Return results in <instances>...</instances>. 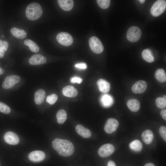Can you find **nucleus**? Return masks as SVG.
<instances>
[{"mask_svg":"<svg viewBox=\"0 0 166 166\" xmlns=\"http://www.w3.org/2000/svg\"><path fill=\"white\" fill-rule=\"evenodd\" d=\"M52 145L59 155L64 157L71 156L74 150V147L72 143L66 140L56 138L53 141Z\"/></svg>","mask_w":166,"mask_h":166,"instance_id":"1","label":"nucleus"},{"mask_svg":"<svg viewBox=\"0 0 166 166\" xmlns=\"http://www.w3.org/2000/svg\"><path fill=\"white\" fill-rule=\"evenodd\" d=\"M42 10L41 6L38 3L33 2L27 7L26 14L30 20L34 21L40 18L42 14Z\"/></svg>","mask_w":166,"mask_h":166,"instance_id":"2","label":"nucleus"},{"mask_svg":"<svg viewBox=\"0 0 166 166\" xmlns=\"http://www.w3.org/2000/svg\"><path fill=\"white\" fill-rule=\"evenodd\" d=\"M166 8V0H158L152 6L150 10V13L153 16L158 17L164 12Z\"/></svg>","mask_w":166,"mask_h":166,"instance_id":"3","label":"nucleus"},{"mask_svg":"<svg viewBox=\"0 0 166 166\" xmlns=\"http://www.w3.org/2000/svg\"><path fill=\"white\" fill-rule=\"evenodd\" d=\"M141 35V31L138 27L133 26L128 30L126 35L127 39L131 42H135L140 38Z\"/></svg>","mask_w":166,"mask_h":166,"instance_id":"4","label":"nucleus"},{"mask_svg":"<svg viewBox=\"0 0 166 166\" xmlns=\"http://www.w3.org/2000/svg\"><path fill=\"white\" fill-rule=\"evenodd\" d=\"M89 45L91 50L96 53H100L103 51V44L99 38L93 36L90 38Z\"/></svg>","mask_w":166,"mask_h":166,"instance_id":"5","label":"nucleus"},{"mask_svg":"<svg viewBox=\"0 0 166 166\" xmlns=\"http://www.w3.org/2000/svg\"><path fill=\"white\" fill-rule=\"evenodd\" d=\"M20 77L17 75H10L7 76L2 84L4 89H8L13 87L20 81Z\"/></svg>","mask_w":166,"mask_h":166,"instance_id":"6","label":"nucleus"},{"mask_svg":"<svg viewBox=\"0 0 166 166\" xmlns=\"http://www.w3.org/2000/svg\"><path fill=\"white\" fill-rule=\"evenodd\" d=\"M56 39L60 44L65 46H69L73 42L72 36L66 32H61L58 33Z\"/></svg>","mask_w":166,"mask_h":166,"instance_id":"7","label":"nucleus"},{"mask_svg":"<svg viewBox=\"0 0 166 166\" xmlns=\"http://www.w3.org/2000/svg\"><path fill=\"white\" fill-rule=\"evenodd\" d=\"M115 148L110 144H107L102 145L98 149V154L102 157L105 158L109 156L113 153Z\"/></svg>","mask_w":166,"mask_h":166,"instance_id":"8","label":"nucleus"},{"mask_svg":"<svg viewBox=\"0 0 166 166\" xmlns=\"http://www.w3.org/2000/svg\"><path fill=\"white\" fill-rule=\"evenodd\" d=\"M119 124V122L117 120L112 118H109L107 121L105 125V131L107 133H112L116 131Z\"/></svg>","mask_w":166,"mask_h":166,"instance_id":"9","label":"nucleus"},{"mask_svg":"<svg viewBox=\"0 0 166 166\" xmlns=\"http://www.w3.org/2000/svg\"><path fill=\"white\" fill-rule=\"evenodd\" d=\"M45 157V153L40 150H36L30 152L29 154L28 158L34 162H39L43 160Z\"/></svg>","mask_w":166,"mask_h":166,"instance_id":"10","label":"nucleus"},{"mask_svg":"<svg viewBox=\"0 0 166 166\" xmlns=\"http://www.w3.org/2000/svg\"><path fill=\"white\" fill-rule=\"evenodd\" d=\"M4 139L6 142L11 145L17 144L19 141V139L17 135L11 131L7 132L5 133Z\"/></svg>","mask_w":166,"mask_h":166,"instance_id":"11","label":"nucleus"},{"mask_svg":"<svg viewBox=\"0 0 166 166\" xmlns=\"http://www.w3.org/2000/svg\"><path fill=\"white\" fill-rule=\"evenodd\" d=\"M146 82L143 80H140L136 82L132 86V90L136 94H140L144 93L147 88Z\"/></svg>","mask_w":166,"mask_h":166,"instance_id":"12","label":"nucleus"},{"mask_svg":"<svg viewBox=\"0 0 166 166\" xmlns=\"http://www.w3.org/2000/svg\"><path fill=\"white\" fill-rule=\"evenodd\" d=\"M47 59L46 58L40 54H35L32 55L29 59V64L31 65H37L45 63Z\"/></svg>","mask_w":166,"mask_h":166,"instance_id":"13","label":"nucleus"},{"mask_svg":"<svg viewBox=\"0 0 166 166\" xmlns=\"http://www.w3.org/2000/svg\"><path fill=\"white\" fill-rule=\"evenodd\" d=\"M62 92L64 96L69 97H75L78 94L77 89L74 86L70 85L66 86L63 88Z\"/></svg>","mask_w":166,"mask_h":166,"instance_id":"14","label":"nucleus"},{"mask_svg":"<svg viewBox=\"0 0 166 166\" xmlns=\"http://www.w3.org/2000/svg\"><path fill=\"white\" fill-rule=\"evenodd\" d=\"M46 93L45 91L42 89L37 90L34 94V101L37 105L42 104L45 99Z\"/></svg>","mask_w":166,"mask_h":166,"instance_id":"15","label":"nucleus"},{"mask_svg":"<svg viewBox=\"0 0 166 166\" xmlns=\"http://www.w3.org/2000/svg\"><path fill=\"white\" fill-rule=\"evenodd\" d=\"M75 130L77 133L83 138H89L91 136V131L81 124L77 125Z\"/></svg>","mask_w":166,"mask_h":166,"instance_id":"16","label":"nucleus"},{"mask_svg":"<svg viewBox=\"0 0 166 166\" xmlns=\"http://www.w3.org/2000/svg\"><path fill=\"white\" fill-rule=\"evenodd\" d=\"M99 90L103 93H107L110 89V84L106 80L102 79H99L97 82Z\"/></svg>","mask_w":166,"mask_h":166,"instance_id":"17","label":"nucleus"},{"mask_svg":"<svg viewBox=\"0 0 166 166\" xmlns=\"http://www.w3.org/2000/svg\"><path fill=\"white\" fill-rule=\"evenodd\" d=\"M58 3L60 7L63 10L69 11L73 6V1L72 0H58Z\"/></svg>","mask_w":166,"mask_h":166,"instance_id":"18","label":"nucleus"},{"mask_svg":"<svg viewBox=\"0 0 166 166\" xmlns=\"http://www.w3.org/2000/svg\"><path fill=\"white\" fill-rule=\"evenodd\" d=\"M127 106L131 111L136 112L139 110L140 104L138 100L135 99H131L127 101Z\"/></svg>","mask_w":166,"mask_h":166,"instance_id":"19","label":"nucleus"},{"mask_svg":"<svg viewBox=\"0 0 166 166\" xmlns=\"http://www.w3.org/2000/svg\"><path fill=\"white\" fill-rule=\"evenodd\" d=\"M141 137L143 140L146 144H149L152 142L154 136L152 132L148 129L142 133Z\"/></svg>","mask_w":166,"mask_h":166,"instance_id":"20","label":"nucleus"},{"mask_svg":"<svg viewBox=\"0 0 166 166\" xmlns=\"http://www.w3.org/2000/svg\"><path fill=\"white\" fill-rule=\"evenodd\" d=\"M10 32L13 36L18 39H23L26 37V33L23 30L13 27L10 29Z\"/></svg>","mask_w":166,"mask_h":166,"instance_id":"21","label":"nucleus"},{"mask_svg":"<svg viewBox=\"0 0 166 166\" xmlns=\"http://www.w3.org/2000/svg\"><path fill=\"white\" fill-rule=\"evenodd\" d=\"M101 103L104 107L110 106L113 103V100L112 97L108 94H104L100 99Z\"/></svg>","mask_w":166,"mask_h":166,"instance_id":"22","label":"nucleus"},{"mask_svg":"<svg viewBox=\"0 0 166 166\" xmlns=\"http://www.w3.org/2000/svg\"><path fill=\"white\" fill-rule=\"evenodd\" d=\"M142 56L143 58L148 62H152L154 60L152 51L148 49H144L142 52Z\"/></svg>","mask_w":166,"mask_h":166,"instance_id":"23","label":"nucleus"},{"mask_svg":"<svg viewBox=\"0 0 166 166\" xmlns=\"http://www.w3.org/2000/svg\"><path fill=\"white\" fill-rule=\"evenodd\" d=\"M155 76L156 78L159 81L163 82L166 81V74L164 69H159L155 72Z\"/></svg>","mask_w":166,"mask_h":166,"instance_id":"24","label":"nucleus"},{"mask_svg":"<svg viewBox=\"0 0 166 166\" xmlns=\"http://www.w3.org/2000/svg\"><path fill=\"white\" fill-rule=\"evenodd\" d=\"M56 118L58 123L61 124L64 123L67 118L66 112L63 109L59 110L57 113Z\"/></svg>","mask_w":166,"mask_h":166,"instance_id":"25","label":"nucleus"},{"mask_svg":"<svg viewBox=\"0 0 166 166\" xmlns=\"http://www.w3.org/2000/svg\"><path fill=\"white\" fill-rule=\"evenodd\" d=\"M129 148L132 150L137 152H140L142 148V144L139 140H135L130 143Z\"/></svg>","mask_w":166,"mask_h":166,"instance_id":"26","label":"nucleus"},{"mask_svg":"<svg viewBox=\"0 0 166 166\" xmlns=\"http://www.w3.org/2000/svg\"><path fill=\"white\" fill-rule=\"evenodd\" d=\"M24 44L28 46L32 51L34 53L38 52L39 50V48L38 45L33 41L27 39L24 42Z\"/></svg>","mask_w":166,"mask_h":166,"instance_id":"27","label":"nucleus"},{"mask_svg":"<svg viewBox=\"0 0 166 166\" xmlns=\"http://www.w3.org/2000/svg\"><path fill=\"white\" fill-rule=\"evenodd\" d=\"M156 103L157 106L160 109H164L166 107V99L163 97H158L156 100Z\"/></svg>","mask_w":166,"mask_h":166,"instance_id":"28","label":"nucleus"},{"mask_svg":"<svg viewBox=\"0 0 166 166\" xmlns=\"http://www.w3.org/2000/svg\"><path fill=\"white\" fill-rule=\"evenodd\" d=\"M8 46L9 44L7 41H2L0 46V58L4 57V53L7 50Z\"/></svg>","mask_w":166,"mask_h":166,"instance_id":"29","label":"nucleus"},{"mask_svg":"<svg viewBox=\"0 0 166 166\" xmlns=\"http://www.w3.org/2000/svg\"><path fill=\"white\" fill-rule=\"evenodd\" d=\"M97 1L99 6L103 9L108 8L110 2V1L109 0H97Z\"/></svg>","mask_w":166,"mask_h":166,"instance_id":"30","label":"nucleus"},{"mask_svg":"<svg viewBox=\"0 0 166 166\" xmlns=\"http://www.w3.org/2000/svg\"><path fill=\"white\" fill-rule=\"evenodd\" d=\"M58 96L55 94H53L47 96L46 101L50 105H53L57 101Z\"/></svg>","mask_w":166,"mask_h":166,"instance_id":"31","label":"nucleus"},{"mask_svg":"<svg viewBox=\"0 0 166 166\" xmlns=\"http://www.w3.org/2000/svg\"><path fill=\"white\" fill-rule=\"evenodd\" d=\"M10 109L7 105L0 101V112L4 114H8L10 112Z\"/></svg>","mask_w":166,"mask_h":166,"instance_id":"32","label":"nucleus"},{"mask_svg":"<svg viewBox=\"0 0 166 166\" xmlns=\"http://www.w3.org/2000/svg\"><path fill=\"white\" fill-rule=\"evenodd\" d=\"M159 132L160 135L164 140L166 141V127L165 126H161L159 129Z\"/></svg>","mask_w":166,"mask_h":166,"instance_id":"33","label":"nucleus"},{"mask_svg":"<svg viewBox=\"0 0 166 166\" xmlns=\"http://www.w3.org/2000/svg\"><path fill=\"white\" fill-rule=\"evenodd\" d=\"M70 82L73 83H77L80 84L82 81V79L81 78L75 76L72 77L70 79Z\"/></svg>","mask_w":166,"mask_h":166,"instance_id":"34","label":"nucleus"},{"mask_svg":"<svg viewBox=\"0 0 166 166\" xmlns=\"http://www.w3.org/2000/svg\"><path fill=\"white\" fill-rule=\"evenodd\" d=\"M75 67L78 69H85L87 68L86 64L84 62L78 63L75 65Z\"/></svg>","mask_w":166,"mask_h":166,"instance_id":"35","label":"nucleus"},{"mask_svg":"<svg viewBox=\"0 0 166 166\" xmlns=\"http://www.w3.org/2000/svg\"><path fill=\"white\" fill-rule=\"evenodd\" d=\"M160 115L162 118L165 121L166 120V109L161 110L160 113Z\"/></svg>","mask_w":166,"mask_h":166,"instance_id":"36","label":"nucleus"},{"mask_svg":"<svg viewBox=\"0 0 166 166\" xmlns=\"http://www.w3.org/2000/svg\"><path fill=\"white\" fill-rule=\"evenodd\" d=\"M107 166H116V165L114 161L109 160Z\"/></svg>","mask_w":166,"mask_h":166,"instance_id":"37","label":"nucleus"},{"mask_svg":"<svg viewBox=\"0 0 166 166\" xmlns=\"http://www.w3.org/2000/svg\"><path fill=\"white\" fill-rule=\"evenodd\" d=\"M144 166H155L154 164L152 163H148L145 164Z\"/></svg>","mask_w":166,"mask_h":166,"instance_id":"38","label":"nucleus"},{"mask_svg":"<svg viewBox=\"0 0 166 166\" xmlns=\"http://www.w3.org/2000/svg\"><path fill=\"white\" fill-rule=\"evenodd\" d=\"M5 72L4 70L2 68L0 67V75L4 73Z\"/></svg>","mask_w":166,"mask_h":166,"instance_id":"39","label":"nucleus"},{"mask_svg":"<svg viewBox=\"0 0 166 166\" xmlns=\"http://www.w3.org/2000/svg\"><path fill=\"white\" fill-rule=\"evenodd\" d=\"M139 1L141 3H144L145 2V0H139Z\"/></svg>","mask_w":166,"mask_h":166,"instance_id":"40","label":"nucleus"},{"mask_svg":"<svg viewBox=\"0 0 166 166\" xmlns=\"http://www.w3.org/2000/svg\"><path fill=\"white\" fill-rule=\"evenodd\" d=\"M2 42V41L0 39V46L1 45Z\"/></svg>","mask_w":166,"mask_h":166,"instance_id":"41","label":"nucleus"},{"mask_svg":"<svg viewBox=\"0 0 166 166\" xmlns=\"http://www.w3.org/2000/svg\"><path fill=\"white\" fill-rule=\"evenodd\" d=\"M4 37V36H3V35H2V37Z\"/></svg>","mask_w":166,"mask_h":166,"instance_id":"42","label":"nucleus"}]
</instances>
